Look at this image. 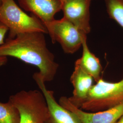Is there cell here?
<instances>
[{
	"label": "cell",
	"mask_w": 123,
	"mask_h": 123,
	"mask_svg": "<svg viewBox=\"0 0 123 123\" xmlns=\"http://www.w3.org/2000/svg\"><path fill=\"white\" fill-rule=\"evenodd\" d=\"M0 22L8 28V38L33 31L48 34L44 23L34 15L26 14L14 0H2L0 6Z\"/></svg>",
	"instance_id": "2"
},
{
	"label": "cell",
	"mask_w": 123,
	"mask_h": 123,
	"mask_svg": "<svg viewBox=\"0 0 123 123\" xmlns=\"http://www.w3.org/2000/svg\"><path fill=\"white\" fill-rule=\"evenodd\" d=\"M32 78L43 92L49 108L50 117L48 123H81L73 113L60 105L56 101L54 92L48 89L39 72L34 73Z\"/></svg>",
	"instance_id": "7"
},
{
	"label": "cell",
	"mask_w": 123,
	"mask_h": 123,
	"mask_svg": "<svg viewBox=\"0 0 123 123\" xmlns=\"http://www.w3.org/2000/svg\"><path fill=\"white\" fill-rule=\"evenodd\" d=\"M8 61L7 57L0 56V68L2 66H4Z\"/></svg>",
	"instance_id": "15"
},
{
	"label": "cell",
	"mask_w": 123,
	"mask_h": 123,
	"mask_svg": "<svg viewBox=\"0 0 123 123\" xmlns=\"http://www.w3.org/2000/svg\"><path fill=\"white\" fill-rule=\"evenodd\" d=\"M16 107L20 123H48L50 114L46 99L40 90H21L10 96Z\"/></svg>",
	"instance_id": "3"
},
{
	"label": "cell",
	"mask_w": 123,
	"mask_h": 123,
	"mask_svg": "<svg viewBox=\"0 0 123 123\" xmlns=\"http://www.w3.org/2000/svg\"><path fill=\"white\" fill-rule=\"evenodd\" d=\"M116 123H123V115L121 116V117L119 119Z\"/></svg>",
	"instance_id": "16"
},
{
	"label": "cell",
	"mask_w": 123,
	"mask_h": 123,
	"mask_svg": "<svg viewBox=\"0 0 123 123\" xmlns=\"http://www.w3.org/2000/svg\"><path fill=\"white\" fill-rule=\"evenodd\" d=\"M21 8L34 15L43 22L55 20L54 16L62 8V0H18Z\"/></svg>",
	"instance_id": "10"
},
{
	"label": "cell",
	"mask_w": 123,
	"mask_h": 123,
	"mask_svg": "<svg viewBox=\"0 0 123 123\" xmlns=\"http://www.w3.org/2000/svg\"><path fill=\"white\" fill-rule=\"evenodd\" d=\"M83 53L82 57L75 62L79 64L85 72L90 75L97 82L101 78L102 66L100 61L88 48L87 44V36H85L83 39Z\"/></svg>",
	"instance_id": "11"
},
{
	"label": "cell",
	"mask_w": 123,
	"mask_h": 123,
	"mask_svg": "<svg viewBox=\"0 0 123 123\" xmlns=\"http://www.w3.org/2000/svg\"><path fill=\"white\" fill-rule=\"evenodd\" d=\"M74 87L73 95L68 98L71 103L76 107L81 108L86 101L89 93L93 86L94 80L75 62L74 71L70 79Z\"/></svg>",
	"instance_id": "9"
},
{
	"label": "cell",
	"mask_w": 123,
	"mask_h": 123,
	"mask_svg": "<svg viewBox=\"0 0 123 123\" xmlns=\"http://www.w3.org/2000/svg\"><path fill=\"white\" fill-rule=\"evenodd\" d=\"M8 32V28L0 22V45L4 43L5 37Z\"/></svg>",
	"instance_id": "14"
},
{
	"label": "cell",
	"mask_w": 123,
	"mask_h": 123,
	"mask_svg": "<svg viewBox=\"0 0 123 123\" xmlns=\"http://www.w3.org/2000/svg\"><path fill=\"white\" fill-rule=\"evenodd\" d=\"M123 104V79L110 82L101 78L94 84L81 109L88 112L106 110Z\"/></svg>",
	"instance_id": "4"
},
{
	"label": "cell",
	"mask_w": 123,
	"mask_h": 123,
	"mask_svg": "<svg viewBox=\"0 0 123 123\" xmlns=\"http://www.w3.org/2000/svg\"></svg>",
	"instance_id": "18"
},
{
	"label": "cell",
	"mask_w": 123,
	"mask_h": 123,
	"mask_svg": "<svg viewBox=\"0 0 123 123\" xmlns=\"http://www.w3.org/2000/svg\"><path fill=\"white\" fill-rule=\"evenodd\" d=\"M92 0H63V18L87 35L91 31L90 6Z\"/></svg>",
	"instance_id": "8"
},
{
	"label": "cell",
	"mask_w": 123,
	"mask_h": 123,
	"mask_svg": "<svg viewBox=\"0 0 123 123\" xmlns=\"http://www.w3.org/2000/svg\"><path fill=\"white\" fill-rule=\"evenodd\" d=\"M2 0H0V5H1V3H2Z\"/></svg>",
	"instance_id": "17"
},
{
	"label": "cell",
	"mask_w": 123,
	"mask_h": 123,
	"mask_svg": "<svg viewBox=\"0 0 123 123\" xmlns=\"http://www.w3.org/2000/svg\"><path fill=\"white\" fill-rule=\"evenodd\" d=\"M0 123H20V117L16 107L11 101H0Z\"/></svg>",
	"instance_id": "12"
},
{
	"label": "cell",
	"mask_w": 123,
	"mask_h": 123,
	"mask_svg": "<svg viewBox=\"0 0 123 123\" xmlns=\"http://www.w3.org/2000/svg\"><path fill=\"white\" fill-rule=\"evenodd\" d=\"M44 24L53 43H58L67 54L78 51L82 46L83 37L87 35L65 18Z\"/></svg>",
	"instance_id": "5"
},
{
	"label": "cell",
	"mask_w": 123,
	"mask_h": 123,
	"mask_svg": "<svg viewBox=\"0 0 123 123\" xmlns=\"http://www.w3.org/2000/svg\"><path fill=\"white\" fill-rule=\"evenodd\" d=\"M0 56L15 57L37 67L45 83L54 79L59 68L54 54L47 47L44 33L39 31L7 38L0 45Z\"/></svg>",
	"instance_id": "1"
},
{
	"label": "cell",
	"mask_w": 123,
	"mask_h": 123,
	"mask_svg": "<svg viewBox=\"0 0 123 123\" xmlns=\"http://www.w3.org/2000/svg\"><path fill=\"white\" fill-rule=\"evenodd\" d=\"M59 103L73 113L81 123H116L123 115V104L106 110L91 112L76 107L66 96L61 97Z\"/></svg>",
	"instance_id": "6"
},
{
	"label": "cell",
	"mask_w": 123,
	"mask_h": 123,
	"mask_svg": "<svg viewBox=\"0 0 123 123\" xmlns=\"http://www.w3.org/2000/svg\"><path fill=\"white\" fill-rule=\"evenodd\" d=\"M107 12L123 28V0H105Z\"/></svg>",
	"instance_id": "13"
}]
</instances>
